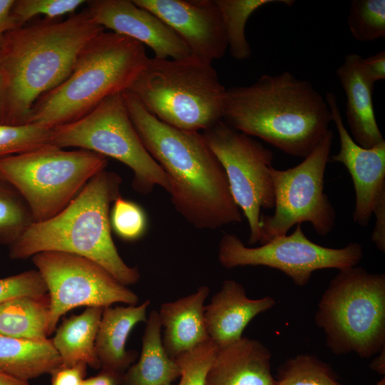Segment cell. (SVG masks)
Segmentation results:
<instances>
[{"label":"cell","instance_id":"cell-22","mask_svg":"<svg viewBox=\"0 0 385 385\" xmlns=\"http://www.w3.org/2000/svg\"><path fill=\"white\" fill-rule=\"evenodd\" d=\"M139 359L123 374V385H171L180 376V368L166 353L157 310L145 322Z\"/></svg>","mask_w":385,"mask_h":385},{"label":"cell","instance_id":"cell-37","mask_svg":"<svg viewBox=\"0 0 385 385\" xmlns=\"http://www.w3.org/2000/svg\"><path fill=\"white\" fill-rule=\"evenodd\" d=\"M364 71L374 83L385 78V51L384 50L361 60Z\"/></svg>","mask_w":385,"mask_h":385},{"label":"cell","instance_id":"cell-31","mask_svg":"<svg viewBox=\"0 0 385 385\" xmlns=\"http://www.w3.org/2000/svg\"><path fill=\"white\" fill-rule=\"evenodd\" d=\"M218 346L210 339L174 359L180 368L177 385H206L207 376Z\"/></svg>","mask_w":385,"mask_h":385},{"label":"cell","instance_id":"cell-23","mask_svg":"<svg viewBox=\"0 0 385 385\" xmlns=\"http://www.w3.org/2000/svg\"><path fill=\"white\" fill-rule=\"evenodd\" d=\"M62 364L51 339H27L0 334V371L29 381L51 374Z\"/></svg>","mask_w":385,"mask_h":385},{"label":"cell","instance_id":"cell-27","mask_svg":"<svg viewBox=\"0 0 385 385\" xmlns=\"http://www.w3.org/2000/svg\"><path fill=\"white\" fill-rule=\"evenodd\" d=\"M34 222L20 193L0 178V244L10 246Z\"/></svg>","mask_w":385,"mask_h":385},{"label":"cell","instance_id":"cell-39","mask_svg":"<svg viewBox=\"0 0 385 385\" xmlns=\"http://www.w3.org/2000/svg\"><path fill=\"white\" fill-rule=\"evenodd\" d=\"M14 2V0H0V45L9 31L18 28L11 14Z\"/></svg>","mask_w":385,"mask_h":385},{"label":"cell","instance_id":"cell-20","mask_svg":"<svg viewBox=\"0 0 385 385\" xmlns=\"http://www.w3.org/2000/svg\"><path fill=\"white\" fill-rule=\"evenodd\" d=\"M206 285L176 300L164 302L158 312L162 342L168 355L175 359L209 340L204 308L210 294Z\"/></svg>","mask_w":385,"mask_h":385},{"label":"cell","instance_id":"cell-24","mask_svg":"<svg viewBox=\"0 0 385 385\" xmlns=\"http://www.w3.org/2000/svg\"><path fill=\"white\" fill-rule=\"evenodd\" d=\"M103 309L86 307L80 314L63 319L55 330L51 339L62 364L83 363L93 369H101L95 345Z\"/></svg>","mask_w":385,"mask_h":385},{"label":"cell","instance_id":"cell-38","mask_svg":"<svg viewBox=\"0 0 385 385\" xmlns=\"http://www.w3.org/2000/svg\"><path fill=\"white\" fill-rule=\"evenodd\" d=\"M123 374L101 368L100 371L89 378H85L82 385H123Z\"/></svg>","mask_w":385,"mask_h":385},{"label":"cell","instance_id":"cell-11","mask_svg":"<svg viewBox=\"0 0 385 385\" xmlns=\"http://www.w3.org/2000/svg\"><path fill=\"white\" fill-rule=\"evenodd\" d=\"M217 257L225 268L267 267L281 271L302 287L317 270H342L358 265L363 250L359 242L341 248L322 246L311 241L298 224L292 234L276 237L255 247L246 246L235 234L226 233L220 241Z\"/></svg>","mask_w":385,"mask_h":385},{"label":"cell","instance_id":"cell-19","mask_svg":"<svg viewBox=\"0 0 385 385\" xmlns=\"http://www.w3.org/2000/svg\"><path fill=\"white\" fill-rule=\"evenodd\" d=\"M361 60L362 57L356 53L346 54L336 74L346 98V117L350 135L359 145L371 148L384 139L373 106L374 83L366 76Z\"/></svg>","mask_w":385,"mask_h":385},{"label":"cell","instance_id":"cell-16","mask_svg":"<svg viewBox=\"0 0 385 385\" xmlns=\"http://www.w3.org/2000/svg\"><path fill=\"white\" fill-rule=\"evenodd\" d=\"M87 11L103 29L147 45L159 59L190 56L180 36L158 16L130 0L88 1Z\"/></svg>","mask_w":385,"mask_h":385},{"label":"cell","instance_id":"cell-4","mask_svg":"<svg viewBox=\"0 0 385 385\" xmlns=\"http://www.w3.org/2000/svg\"><path fill=\"white\" fill-rule=\"evenodd\" d=\"M121 177L106 169L93 176L58 214L29 229L9 247V257L24 260L42 252H62L90 259L121 284H136L140 274L120 257L111 235L110 208L120 196Z\"/></svg>","mask_w":385,"mask_h":385},{"label":"cell","instance_id":"cell-1","mask_svg":"<svg viewBox=\"0 0 385 385\" xmlns=\"http://www.w3.org/2000/svg\"><path fill=\"white\" fill-rule=\"evenodd\" d=\"M123 97L145 148L168 178L175 210L200 230L240 222L225 172L202 133L162 122L128 91Z\"/></svg>","mask_w":385,"mask_h":385},{"label":"cell","instance_id":"cell-25","mask_svg":"<svg viewBox=\"0 0 385 385\" xmlns=\"http://www.w3.org/2000/svg\"><path fill=\"white\" fill-rule=\"evenodd\" d=\"M49 319L48 293L21 296L0 304V334L27 339H47Z\"/></svg>","mask_w":385,"mask_h":385},{"label":"cell","instance_id":"cell-43","mask_svg":"<svg viewBox=\"0 0 385 385\" xmlns=\"http://www.w3.org/2000/svg\"><path fill=\"white\" fill-rule=\"evenodd\" d=\"M1 82H0V112H1Z\"/></svg>","mask_w":385,"mask_h":385},{"label":"cell","instance_id":"cell-2","mask_svg":"<svg viewBox=\"0 0 385 385\" xmlns=\"http://www.w3.org/2000/svg\"><path fill=\"white\" fill-rule=\"evenodd\" d=\"M103 31L87 10L9 31L0 45V123L28 124L36 102L70 76L81 50Z\"/></svg>","mask_w":385,"mask_h":385},{"label":"cell","instance_id":"cell-29","mask_svg":"<svg viewBox=\"0 0 385 385\" xmlns=\"http://www.w3.org/2000/svg\"><path fill=\"white\" fill-rule=\"evenodd\" d=\"M347 24L352 36L359 41L384 38L385 1H351Z\"/></svg>","mask_w":385,"mask_h":385},{"label":"cell","instance_id":"cell-30","mask_svg":"<svg viewBox=\"0 0 385 385\" xmlns=\"http://www.w3.org/2000/svg\"><path fill=\"white\" fill-rule=\"evenodd\" d=\"M53 129L36 123H0V158L23 154L52 144Z\"/></svg>","mask_w":385,"mask_h":385},{"label":"cell","instance_id":"cell-18","mask_svg":"<svg viewBox=\"0 0 385 385\" xmlns=\"http://www.w3.org/2000/svg\"><path fill=\"white\" fill-rule=\"evenodd\" d=\"M271 357L270 351L261 342L242 337L218 347L206 385H275Z\"/></svg>","mask_w":385,"mask_h":385},{"label":"cell","instance_id":"cell-12","mask_svg":"<svg viewBox=\"0 0 385 385\" xmlns=\"http://www.w3.org/2000/svg\"><path fill=\"white\" fill-rule=\"evenodd\" d=\"M227 175L232 197L247 218L248 244L260 242L261 209L274 207L271 150L222 120L203 131Z\"/></svg>","mask_w":385,"mask_h":385},{"label":"cell","instance_id":"cell-5","mask_svg":"<svg viewBox=\"0 0 385 385\" xmlns=\"http://www.w3.org/2000/svg\"><path fill=\"white\" fill-rule=\"evenodd\" d=\"M148 58L140 43L103 31L81 50L70 76L36 102L29 123L53 129L82 118L108 97L128 91Z\"/></svg>","mask_w":385,"mask_h":385},{"label":"cell","instance_id":"cell-42","mask_svg":"<svg viewBox=\"0 0 385 385\" xmlns=\"http://www.w3.org/2000/svg\"><path fill=\"white\" fill-rule=\"evenodd\" d=\"M376 385H385V378L383 377L381 380H379Z\"/></svg>","mask_w":385,"mask_h":385},{"label":"cell","instance_id":"cell-21","mask_svg":"<svg viewBox=\"0 0 385 385\" xmlns=\"http://www.w3.org/2000/svg\"><path fill=\"white\" fill-rule=\"evenodd\" d=\"M150 304L148 299L139 305L103 309L95 345L101 368L123 374L135 363L138 352L127 350L126 342L138 323L147 322Z\"/></svg>","mask_w":385,"mask_h":385},{"label":"cell","instance_id":"cell-40","mask_svg":"<svg viewBox=\"0 0 385 385\" xmlns=\"http://www.w3.org/2000/svg\"><path fill=\"white\" fill-rule=\"evenodd\" d=\"M376 356L369 364V367L376 373L384 376L385 374V348L375 355Z\"/></svg>","mask_w":385,"mask_h":385},{"label":"cell","instance_id":"cell-9","mask_svg":"<svg viewBox=\"0 0 385 385\" xmlns=\"http://www.w3.org/2000/svg\"><path fill=\"white\" fill-rule=\"evenodd\" d=\"M52 144L121 162L132 170V187L138 193L149 194L157 185L170 191L166 173L145 148L130 118L123 93L108 97L82 118L53 128Z\"/></svg>","mask_w":385,"mask_h":385},{"label":"cell","instance_id":"cell-26","mask_svg":"<svg viewBox=\"0 0 385 385\" xmlns=\"http://www.w3.org/2000/svg\"><path fill=\"white\" fill-rule=\"evenodd\" d=\"M225 32L227 48L236 60L249 58L252 51L245 35L246 23L253 12L268 4L279 2L291 6L290 0H215Z\"/></svg>","mask_w":385,"mask_h":385},{"label":"cell","instance_id":"cell-33","mask_svg":"<svg viewBox=\"0 0 385 385\" xmlns=\"http://www.w3.org/2000/svg\"><path fill=\"white\" fill-rule=\"evenodd\" d=\"M84 2L83 0H16L13 4L11 14L17 27H21L38 15L52 19L73 14Z\"/></svg>","mask_w":385,"mask_h":385},{"label":"cell","instance_id":"cell-6","mask_svg":"<svg viewBox=\"0 0 385 385\" xmlns=\"http://www.w3.org/2000/svg\"><path fill=\"white\" fill-rule=\"evenodd\" d=\"M225 91L212 63L192 56L149 58L128 90L162 122L195 132L222 120Z\"/></svg>","mask_w":385,"mask_h":385},{"label":"cell","instance_id":"cell-3","mask_svg":"<svg viewBox=\"0 0 385 385\" xmlns=\"http://www.w3.org/2000/svg\"><path fill=\"white\" fill-rule=\"evenodd\" d=\"M222 120L284 153L304 158L329 130L332 117L325 98L309 81L284 71L226 89Z\"/></svg>","mask_w":385,"mask_h":385},{"label":"cell","instance_id":"cell-13","mask_svg":"<svg viewBox=\"0 0 385 385\" xmlns=\"http://www.w3.org/2000/svg\"><path fill=\"white\" fill-rule=\"evenodd\" d=\"M31 258L47 287L50 335L61 317L76 307L106 308L115 303L138 302L134 292L90 259L62 252H42Z\"/></svg>","mask_w":385,"mask_h":385},{"label":"cell","instance_id":"cell-14","mask_svg":"<svg viewBox=\"0 0 385 385\" xmlns=\"http://www.w3.org/2000/svg\"><path fill=\"white\" fill-rule=\"evenodd\" d=\"M164 21L183 41L190 56L212 63L227 49L215 0H133Z\"/></svg>","mask_w":385,"mask_h":385},{"label":"cell","instance_id":"cell-36","mask_svg":"<svg viewBox=\"0 0 385 385\" xmlns=\"http://www.w3.org/2000/svg\"><path fill=\"white\" fill-rule=\"evenodd\" d=\"M373 215L375 216V224L371 233V240L376 248L385 252V197L381 198L376 205Z\"/></svg>","mask_w":385,"mask_h":385},{"label":"cell","instance_id":"cell-34","mask_svg":"<svg viewBox=\"0 0 385 385\" xmlns=\"http://www.w3.org/2000/svg\"><path fill=\"white\" fill-rule=\"evenodd\" d=\"M47 293L45 282L37 270L0 279V304L21 296H38Z\"/></svg>","mask_w":385,"mask_h":385},{"label":"cell","instance_id":"cell-28","mask_svg":"<svg viewBox=\"0 0 385 385\" xmlns=\"http://www.w3.org/2000/svg\"><path fill=\"white\" fill-rule=\"evenodd\" d=\"M275 380V385H341L327 364L308 354L287 359Z\"/></svg>","mask_w":385,"mask_h":385},{"label":"cell","instance_id":"cell-8","mask_svg":"<svg viewBox=\"0 0 385 385\" xmlns=\"http://www.w3.org/2000/svg\"><path fill=\"white\" fill-rule=\"evenodd\" d=\"M107 165L98 153L51 145L0 158V178L20 193L38 222L62 211Z\"/></svg>","mask_w":385,"mask_h":385},{"label":"cell","instance_id":"cell-10","mask_svg":"<svg viewBox=\"0 0 385 385\" xmlns=\"http://www.w3.org/2000/svg\"><path fill=\"white\" fill-rule=\"evenodd\" d=\"M334 133L330 129L313 150L297 165L285 170L270 169L274 211L261 215V245L287 235L294 225L309 222L320 236L335 225L336 211L324 191V175Z\"/></svg>","mask_w":385,"mask_h":385},{"label":"cell","instance_id":"cell-17","mask_svg":"<svg viewBox=\"0 0 385 385\" xmlns=\"http://www.w3.org/2000/svg\"><path fill=\"white\" fill-rule=\"evenodd\" d=\"M275 303L270 296L251 299L242 284L234 279L225 280L210 302L205 305L210 339L218 347L238 340L243 337L248 324L258 314L272 309Z\"/></svg>","mask_w":385,"mask_h":385},{"label":"cell","instance_id":"cell-15","mask_svg":"<svg viewBox=\"0 0 385 385\" xmlns=\"http://www.w3.org/2000/svg\"><path fill=\"white\" fill-rule=\"evenodd\" d=\"M324 98L340 142L339 153L330 155L329 162L343 164L350 174L355 191L353 220L366 227L376 205L385 197V140L371 148L357 144L343 123L336 96L327 92Z\"/></svg>","mask_w":385,"mask_h":385},{"label":"cell","instance_id":"cell-7","mask_svg":"<svg viewBox=\"0 0 385 385\" xmlns=\"http://www.w3.org/2000/svg\"><path fill=\"white\" fill-rule=\"evenodd\" d=\"M314 322L333 354L375 356L385 348V274L358 265L339 270L319 301Z\"/></svg>","mask_w":385,"mask_h":385},{"label":"cell","instance_id":"cell-35","mask_svg":"<svg viewBox=\"0 0 385 385\" xmlns=\"http://www.w3.org/2000/svg\"><path fill=\"white\" fill-rule=\"evenodd\" d=\"M87 366L83 363L69 366L61 364L51 374L50 385H82Z\"/></svg>","mask_w":385,"mask_h":385},{"label":"cell","instance_id":"cell-32","mask_svg":"<svg viewBox=\"0 0 385 385\" xmlns=\"http://www.w3.org/2000/svg\"><path fill=\"white\" fill-rule=\"evenodd\" d=\"M111 229L121 239L135 241L146 232L148 220L143 208L137 203L118 197L110 212Z\"/></svg>","mask_w":385,"mask_h":385},{"label":"cell","instance_id":"cell-41","mask_svg":"<svg viewBox=\"0 0 385 385\" xmlns=\"http://www.w3.org/2000/svg\"><path fill=\"white\" fill-rule=\"evenodd\" d=\"M0 385H30L24 381L0 371Z\"/></svg>","mask_w":385,"mask_h":385}]
</instances>
